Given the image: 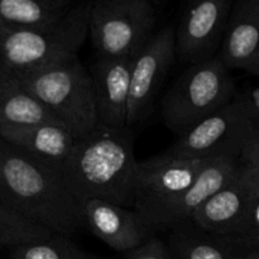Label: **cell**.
<instances>
[{"label":"cell","mask_w":259,"mask_h":259,"mask_svg":"<svg viewBox=\"0 0 259 259\" xmlns=\"http://www.w3.org/2000/svg\"><path fill=\"white\" fill-rule=\"evenodd\" d=\"M0 200L55 234L71 237L85 228L82 207L58 167L0 138Z\"/></svg>","instance_id":"1"},{"label":"cell","mask_w":259,"mask_h":259,"mask_svg":"<svg viewBox=\"0 0 259 259\" xmlns=\"http://www.w3.org/2000/svg\"><path fill=\"white\" fill-rule=\"evenodd\" d=\"M61 172L80 205L89 200H103L133 209L138 161L132 128L99 125L88 137L76 139Z\"/></svg>","instance_id":"2"},{"label":"cell","mask_w":259,"mask_h":259,"mask_svg":"<svg viewBox=\"0 0 259 259\" xmlns=\"http://www.w3.org/2000/svg\"><path fill=\"white\" fill-rule=\"evenodd\" d=\"M13 73L76 139L85 138L99 126L93 76L78 56Z\"/></svg>","instance_id":"3"},{"label":"cell","mask_w":259,"mask_h":259,"mask_svg":"<svg viewBox=\"0 0 259 259\" xmlns=\"http://www.w3.org/2000/svg\"><path fill=\"white\" fill-rule=\"evenodd\" d=\"M90 8L91 2L75 4L65 17L46 27H0V66L27 72L78 56L89 37Z\"/></svg>","instance_id":"4"},{"label":"cell","mask_w":259,"mask_h":259,"mask_svg":"<svg viewBox=\"0 0 259 259\" xmlns=\"http://www.w3.org/2000/svg\"><path fill=\"white\" fill-rule=\"evenodd\" d=\"M237 88L230 71L218 57L189 66L162 98V118L181 137L234 100Z\"/></svg>","instance_id":"5"},{"label":"cell","mask_w":259,"mask_h":259,"mask_svg":"<svg viewBox=\"0 0 259 259\" xmlns=\"http://www.w3.org/2000/svg\"><path fill=\"white\" fill-rule=\"evenodd\" d=\"M156 24L157 10L148 0L91 2L89 37L99 57H134Z\"/></svg>","instance_id":"6"},{"label":"cell","mask_w":259,"mask_h":259,"mask_svg":"<svg viewBox=\"0 0 259 259\" xmlns=\"http://www.w3.org/2000/svg\"><path fill=\"white\" fill-rule=\"evenodd\" d=\"M206 161L161 153L138 162L133 210L152 234L156 235L161 218L191 186Z\"/></svg>","instance_id":"7"},{"label":"cell","mask_w":259,"mask_h":259,"mask_svg":"<svg viewBox=\"0 0 259 259\" xmlns=\"http://www.w3.org/2000/svg\"><path fill=\"white\" fill-rule=\"evenodd\" d=\"M254 129L237 94L228 105L179 137L163 154L190 159H239Z\"/></svg>","instance_id":"8"},{"label":"cell","mask_w":259,"mask_h":259,"mask_svg":"<svg viewBox=\"0 0 259 259\" xmlns=\"http://www.w3.org/2000/svg\"><path fill=\"white\" fill-rule=\"evenodd\" d=\"M234 2L190 3L175 28V51L181 62L196 65L218 57Z\"/></svg>","instance_id":"9"},{"label":"cell","mask_w":259,"mask_h":259,"mask_svg":"<svg viewBox=\"0 0 259 259\" xmlns=\"http://www.w3.org/2000/svg\"><path fill=\"white\" fill-rule=\"evenodd\" d=\"M176 57L175 28L157 30L137 52L132 62L128 126L143 123L152 113L156 96Z\"/></svg>","instance_id":"10"},{"label":"cell","mask_w":259,"mask_h":259,"mask_svg":"<svg viewBox=\"0 0 259 259\" xmlns=\"http://www.w3.org/2000/svg\"><path fill=\"white\" fill-rule=\"evenodd\" d=\"M258 199L259 171L242 166L239 175L205 202L191 220L217 237L228 238L239 229Z\"/></svg>","instance_id":"11"},{"label":"cell","mask_w":259,"mask_h":259,"mask_svg":"<svg viewBox=\"0 0 259 259\" xmlns=\"http://www.w3.org/2000/svg\"><path fill=\"white\" fill-rule=\"evenodd\" d=\"M133 57H99L91 76L99 125L109 129L128 126Z\"/></svg>","instance_id":"12"},{"label":"cell","mask_w":259,"mask_h":259,"mask_svg":"<svg viewBox=\"0 0 259 259\" xmlns=\"http://www.w3.org/2000/svg\"><path fill=\"white\" fill-rule=\"evenodd\" d=\"M81 207L85 227L115 252L125 254L153 235L133 209L103 200H89Z\"/></svg>","instance_id":"13"},{"label":"cell","mask_w":259,"mask_h":259,"mask_svg":"<svg viewBox=\"0 0 259 259\" xmlns=\"http://www.w3.org/2000/svg\"><path fill=\"white\" fill-rule=\"evenodd\" d=\"M242 166L237 158H212L199 172L191 186L168 207L161 218L157 232H168L171 228L191 220L195 212L220 190L239 175Z\"/></svg>","instance_id":"14"},{"label":"cell","mask_w":259,"mask_h":259,"mask_svg":"<svg viewBox=\"0 0 259 259\" xmlns=\"http://www.w3.org/2000/svg\"><path fill=\"white\" fill-rule=\"evenodd\" d=\"M259 55V0L234 2L218 58L229 71L244 70Z\"/></svg>","instance_id":"15"},{"label":"cell","mask_w":259,"mask_h":259,"mask_svg":"<svg viewBox=\"0 0 259 259\" xmlns=\"http://www.w3.org/2000/svg\"><path fill=\"white\" fill-rule=\"evenodd\" d=\"M0 138L58 168H62L76 143L70 132L53 123L0 126Z\"/></svg>","instance_id":"16"},{"label":"cell","mask_w":259,"mask_h":259,"mask_svg":"<svg viewBox=\"0 0 259 259\" xmlns=\"http://www.w3.org/2000/svg\"><path fill=\"white\" fill-rule=\"evenodd\" d=\"M43 123L60 124L15 73L0 66V126Z\"/></svg>","instance_id":"17"},{"label":"cell","mask_w":259,"mask_h":259,"mask_svg":"<svg viewBox=\"0 0 259 259\" xmlns=\"http://www.w3.org/2000/svg\"><path fill=\"white\" fill-rule=\"evenodd\" d=\"M167 245L174 259H229L232 248L224 238L197 227L192 220L168 230Z\"/></svg>","instance_id":"18"},{"label":"cell","mask_w":259,"mask_h":259,"mask_svg":"<svg viewBox=\"0 0 259 259\" xmlns=\"http://www.w3.org/2000/svg\"><path fill=\"white\" fill-rule=\"evenodd\" d=\"M73 5L71 0H0V27H46L65 17Z\"/></svg>","instance_id":"19"},{"label":"cell","mask_w":259,"mask_h":259,"mask_svg":"<svg viewBox=\"0 0 259 259\" xmlns=\"http://www.w3.org/2000/svg\"><path fill=\"white\" fill-rule=\"evenodd\" d=\"M53 234L0 200V249L10 250L27 243L47 239Z\"/></svg>","instance_id":"20"},{"label":"cell","mask_w":259,"mask_h":259,"mask_svg":"<svg viewBox=\"0 0 259 259\" xmlns=\"http://www.w3.org/2000/svg\"><path fill=\"white\" fill-rule=\"evenodd\" d=\"M9 259H101L78 247L71 237L53 234L9 250Z\"/></svg>","instance_id":"21"},{"label":"cell","mask_w":259,"mask_h":259,"mask_svg":"<svg viewBox=\"0 0 259 259\" xmlns=\"http://www.w3.org/2000/svg\"><path fill=\"white\" fill-rule=\"evenodd\" d=\"M233 250H245L259 248V199L239 229L230 237L224 238Z\"/></svg>","instance_id":"22"},{"label":"cell","mask_w":259,"mask_h":259,"mask_svg":"<svg viewBox=\"0 0 259 259\" xmlns=\"http://www.w3.org/2000/svg\"><path fill=\"white\" fill-rule=\"evenodd\" d=\"M124 259H174L166 242L152 235L134 250L125 253Z\"/></svg>","instance_id":"23"},{"label":"cell","mask_w":259,"mask_h":259,"mask_svg":"<svg viewBox=\"0 0 259 259\" xmlns=\"http://www.w3.org/2000/svg\"><path fill=\"white\" fill-rule=\"evenodd\" d=\"M239 162L245 168L259 171V126L253 131L252 136L245 143Z\"/></svg>","instance_id":"24"},{"label":"cell","mask_w":259,"mask_h":259,"mask_svg":"<svg viewBox=\"0 0 259 259\" xmlns=\"http://www.w3.org/2000/svg\"><path fill=\"white\" fill-rule=\"evenodd\" d=\"M238 98L242 101L248 116L250 118L254 128L259 126V86L249 89L244 93L238 94Z\"/></svg>","instance_id":"25"},{"label":"cell","mask_w":259,"mask_h":259,"mask_svg":"<svg viewBox=\"0 0 259 259\" xmlns=\"http://www.w3.org/2000/svg\"><path fill=\"white\" fill-rule=\"evenodd\" d=\"M229 259H259V248L245 250H233Z\"/></svg>","instance_id":"26"},{"label":"cell","mask_w":259,"mask_h":259,"mask_svg":"<svg viewBox=\"0 0 259 259\" xmlns=\"http://www.w3.org/2000/svg\"><path fill=\"white\" fill-rule=\"evenodd\" d=\"M247 72L259 76V55L257 56V58H255V60L253 61L252 65H250L249 67H248Z\"/></svg>","instance_id":"27"},{"label":"cell","mask_w":259,"mask_h":259,"mask_svg":"<svg viewBox=\"0 0 259 259\" xmlns=\"http://www.w3.org/2000/svg\"><path fill=\"white\" fill-rule=\"evenodd\" d=\"M0 185H2V175H0Z\"/></svg>","instance_id":"28"}]
</instances>
